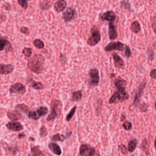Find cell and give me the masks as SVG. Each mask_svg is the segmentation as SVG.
<instances>
[{"mask_svg":"<svg viewBox=\"0 0 156 156\" xmlns=\"http://www.w3.org/2000/svg\"><path fill=\"white\" fill-rule=\"evenodd\" d=\"M45 59L41 54H35L28 60L27 66L30 71L37 74L41 73L44 69Z\"/></svg>","mask_w":156,"mask_h":156,"instance_id":"obj_1","label":"cell"},{"mask_svg":"<svg viewBox=\"0 0 156 156\" xmlns=\"http://www.w3.org/2000/svg\"><path fill=\"white\" fill-rule=\"evenodd\" d=\"M128 93L126 91V88H117L116 91L113 94L109 100L110 104H116L119 102H124L129 98Z\"/></svg>","mask_w":156,"mask_h":156,"instance_id":"obj_2","label":"cell"},{"mask_svg":"<svg viewBox=\"0 0 156 156\" xmlns=\"http://www.w3.org/2000/svg\"><path fill=\"white\" fill-rule=\"evenodd\" d=\"M91 33V36L88 39L87 44L90 46H94L100 41L101 39L100 33L95 25L92 28Z\"/></svg>","mask_w":156,"mask_h":156,"instance_id":"obj_3","label":"cell"},{"mask_svg":"<svg viewBox=\"0 0 156 156\" xmlns=\"http://www.w3.org/2000/svg\"><path fill=\"white\" fill-rule=\"evenodd\" d=\"M126 44L120 41L111 42L108 44L104 47V50L106 52H110L113 50L123 51L125 50Z\"/></svg>","mask_w":156,"mask_h":156,"instance_id":"obj_4","label":"cell"},{"mask_svg":"<svg viewBox=\"0 0 156 156\" xmlns=\"http://www.w3.org/2000/svg\"><path fill=\"white\" fill-rule=\"evenodd\" d=\"M88 75L89 77V85L92 87L98 86L100 81V74L98 70L96 68L91 69L89 71Z\"/></svg>","mask_w":156,"mask_h":156,"instance_id":"obj_5","label":"cell"},{"mask_svg":"<svg viewBox=\"0 0 156 156\" xmlns=\"http://www.w3.org/2000/svg\"><path fill=\"white\" fill-rule=\"evenodd\" d=\"M76 16V10L72 7H68L63 13L62 19L66 23L71 22L75 19Z\"/></svg>","mask_w":156,"mask_h":156,"instance_id":"obj_6","label":"cell"},{"mask_svg":"<svg viewBox=\"0 0 156 156\" xmlns=\"http://www.w3.org/2000/svg\"><path fill=\"white\" fill-rule=\"evenodd\" d=\"M147 85V81L146 79H144L141 82V83L139 85V87H138L133 102V104L134 105H137L140 102V100L143 94L144 91L145 89L146 88Z\"/></svg>","mask_w":156,"mask_h":156,"instance_id":"obj_7","label":"cell"},{"mask_svg":"<svg viewBox=\"0 0 156 156\" xmlns=\"http://www.w3.org/2000/svg\"><path fill=\"white\" fill-rule=\"evenodd\" d=\"M25 86L21 82H16L11 85L9 88V92L11 94H24L26 93Z\"/></svg>","mask_w":156,"mask_h":156,"instance_id":"obj_8","label":"cell"},{"mask_svg":"<svg viewBox=\"0 0 156 156\" xmlns=\"http://www.w3.org/2000/svg\"><path fill=\"white\" fill-rule=\"evenodd\" d=\"M80 154L82 156H95V148L87 145H82L80 147Z\"/></svg>","mask_w":156,"mask_h":156,"instance_id":"obj_9","label":"cell"},{"mask_svg":"<svg viewBox=\"0 0 156 156\" xmlns=\"http://www.w3.org/2000/svg\"><path fill=\"white\" fill-rule=\"evenodd\" d=\"M5 50L6 52H10L13 50L12 44L7 39L3 37L0 38V51Z\"/></svg>","mask_w":156,"mask_h":156,"instance_id":"obj_10","label":"cell"},{"mask_svg":"<svg viewBox=\"0 0 156 156\" xmlns=\"http://www.w3.org/2000/svg\"><path fill=\"white\" fill-rule=\"evenodd\" d=\"M112 56L115 67H116V68L122 69L125 68V60L121 57L120 56L116 53H114L113 54Z\"/></svg>","mask_w":156,"mask_h":156,"instance_id":"obj_11","label":"cell"},{"mask_svg":"<svg viewBox=\"0 0 156 156\" xmlns=\"http://www.w3.org/2000/svg\"><path fill=\"white\" fill-rule=\"evenodd\" d=\"M116 16L115 12L112 10L107 11L104 13L101 16L100 19L102 21H108L110 22H114L116 21Z\"/></svg>","mask_w":156,"mask_h":156,"instance_id":"obj_12","label":"cell"},{"mask_svg":"<svg viewBox=\"0 0 156 156\" xmlns=\"http://www.w3.org/2000/svg\"><path fill=\"white\" fill-rule=\"evenodd\" d=\"M14 69L15 67L12 64L1 63L0 65V73L1 75H7L12 73L14 71Z\"/></svg>","mask_w":156,"mask_h":156,"instance_id":"obj_13","label":"cell"},{"mask_svg":"<svg viewBox=\"0 0 156 156\" xmlns=\"http://www.w3.org/2000/svg\"><path fill=\"white\" fill-rule=\"evenodd\" d=\"M61 104V102L60 101L56 100L54 101L53 102H52V105H53V108H52V110H51V113L47 117L48 121H52L54 120L56 118L57 116H58L57 114V112L56 111V108L58 107L59 104Z\"/></svg>","mask_w":156,"mask_h":156,"instance_id":"obj_14","label":"cell"},{"mask_svg":"<svg viewBox=\"0 0 156 156\" xmlns=\"http://www.w3.org/2000/svg\"><path fill=\"white\" fill-rule=\"evenodd\" d=\"M109 38L111 40H114L116 39L118 37V34H117V29L116 26L114 25V23L113 22H110L109 23Z\"/></svg>","mask_w":156,"mask_h":156,"instance_id":"obj_15","label":"cell"},{"mask_svg":"<svg viewBox=\"0 0 156 156\" xmlns=\"http://www.w3.org/2000/svg\"><path fill=\"white\" fill-rule=\"evenodd\" d=\"M67 6V3L64 0H59L54 4V10L57 13H60L65 10Z\"/></svg>","mask_w":156,"mask_h":156,"instance_id":"obj_16","label":"cell"},{"mask_svg":"<svg viewBox=\"0 0 156 156\" xmlns=\"http://www.w3.org/2000/svg\"><path fill=\"white\" fill-rule=\"evenodd\" d=\"M6 126L8 129L13 131H19L23 129V126L18 122H11L7 124Z\"/></svg>","mask_w":156,"mask_h":156,"instance_id":"obj_17","label":"cell"},{"mask_svg":"<svg viewBox=\"0 0 156 156\" xmlns=\"http://www.w3.org/2000/svg\"><path fill=\"white\" fill-rule=\"evenodd\" d=\"M114 85L115 87L117 88H126V86L127 85V81L124 79L121 78L120 76H118V78H116L114 81Z\"/></svg>","mask_w":156,"mask_h":156,"instance_id":"obj_18","label":"cell"},{"mask_svg":"<svg viewBox=\"0 0 156 156\" xmlns=\"http://www.w3.org/2000/svg\"><path fill=\"white\" fill-rule=\"evenodd\" d=\"M7 117L13 121H16L21 118V115L19 111H11L7 113Z\"/></svg>","mask_w":156,"mask_h":156,"instance_id":"obj_19","label":"cell"},{"mask_svg":"<svg viewBox=\"0 0 156 156\" xmlns=\"http://www.w3.org/2000/svg\"><path fill=\"white\" fill-rule=\"evenodd\" d=\"M49 148L50 150L56 155H61V150L60 147L57 144L54 143H50L49 145Z\"/></svg>","mask_w":156,"mask_h":156,"instance_id":"obj_20","label":"cell"},{"mask_svg":"<svg viewBox=\"0 0 156 156\" xmlns=\"http://www.w3.org/2000/svg\"><path fill=\"white\" fill-rule=\"evenodd\" d=\"M131 30L132 32L137 34L141 30V27L139 22L138 21H134L131 24Z\"/></svg>","mask_w":156,"mask_h":156,"instance_id":"obj_21","label":"cell"},{"mask_svg":"<svg viewBox=\"0 0 156 156\" xmlns=\"http://www.w3.org/2000/svg\"><path fill=\"white\" fill-rule=\"evenodd\" d=\"M82 94L80 90L76 91L72 93V100L73 102H79L82 100Z\"/></svg>","mask_w":156,"mask_h":156,"instance_id":"obj_22","label":"cell"},{"mask_svg":"<svg viewBox=\"0 0 156 156\" xmlns=\"http://www.w3.org/2000/svg\"><path fill=\"white\" fill-rule=\"evenodd\" d=\"M146 54H147L148 61H152L154 60L156 57V54L153 49L150 48H148L146 50Z\"/></svg>","mask_w":156,"mask_h":156,"instance_id":"obj_23","label":"cell"},{"mask_svg":"<svg viewBox=\"0 0 156 156\" xmlns=\"http://www.w3.org/2000/svg\"><path fill=\"white\" fill-rule=\"evenodd\" d=\"M30 85L34 89L36 90H42L44 88V85L41 82H36L34 80H32Z\"/></svg>","mask_w":156,"mask_h":156,"instance_id":"obj_24","label":"cell"},{"mask_svg":"<svg viewBox=\"0 0 156 156\" xmlns=\"http://www.w3.org/2000/svg\"><path fill=\"white\" fill-rule=\"evenodd\" d=\"M52 4L51 1H43L39 3V7L42 10H46L50 8Z\"/></svg>","mask_w":156,"mask_h":156,"instance_id":"obj_25","label":"cell"},{"mask_svg":"<svg viewBox=\"0 0 156 156\" xmlns=\"http://www.w3.org/2000/svg\"><path fill=\"white\" fill-rule=\"evenodd\" d=\"M15 109L17 111H21L23 113H29V107L25 104H18L15 107Z\"/></svg>","mask_w":156,"mask_h":156,"instance_id":"obj_26","label":"cell"},{"mask_svg":"<svg viewBox=\"0 0 156 156\" xmlns=\"http://www.w3.org/2000/svg\"><path fill=\"white\" fill-rule=\"evenodd\" d=\"M31 156H44L43 153H42L40 150L39 149L38 146H35L32 148Z\"/></svg>","mask_w":156,"mask_h":156,"instance_id":"obj_27","label":"cell"},{"mask_svg":"<svg viewBox=\"0 0 156 156\" xmlns=\"http://www.w3.org/2000/svg\"><path fill=\"white\" fill-rule=\"evenodd\" d=\"M137 141L135 139L131 140V141L129 142L128 145V149L129 152H133L135 150L137 147Z\"/></svg>","mask_w":156,"mask_h":156,"instance_id":"obj_28","label":"cell"},{"mask_svg":"<svg viewBox=\"0 0 156 156\" xmlns=\"http://www.w3.org/2000/svg\"><path fill=\"white\" fill-rule=\"evenodd\" d=\"M33 44H34V46L38 49H43L44 46V42L39 39H35L33 41Z\"/></svg>","mask_w":156,"mask_h":156,"instance_id":"obj_29","label":"cell"},{"mask_svg":"<svg viewBox=\"0 0 156 156\" xmlns=\"http://www.w3.org/2000/svg\"><path fill=\"white\" fill-rule=\"evenodd\" d=\"M48 111V109L46 107L41 106L37 110L36 112L39 117H41V116L46 115Z\"/></svg>","mask_w":156,"mask_h":156,"instance_id":"obj_30","label":"cell"},{"mask_svg":"<svg viewBox=\"0 0 156 156\" xmlns=\"http://www.w3.org/2000/svg\"><path fill=\"white\" fill-rule=\"evenodd\" d=\"M33 49L31 48L25 47L23 48L22 54L26 57L29 58L32 54Z\"/></svg>","mask_w":156,"mask_h":156,"instance_id":"obj_31","label":"cell"},{"mask_svg":"<svg viewBox=\"0 0 156 156\" xmlns=\"http://www.w3.org/2000/svg\"><path fill=\"white\" fill-rule=\"evenodd\" d=\"M66 137H64L63 135H61L60 134H57L54 135L51 138V140L54 141H63L66 138Z\"/></svg>","mask_w":156,"mask_h":156,"instance_id":"obj_32","label":"cell"},{"mask_svg":"<svg viewBox=\"0 0 156 156\" xmlns=\"http://www.w3.org/2000/svg\"><path fill=\"white\" fill-rule=\"evenodd\" d=\"M28 117L31 119L34 120H38L40 118L39 116L38 115L36 111H30L29 113Z\"/></svg>","mask_w":156,"mask_h":156,"instance_id":"obj_33","label":"cell"},{"mask_svg":"<svg viewBox=\"0 0 156 156\" xmlns=\"http://www.w3.org/2000/svg\"><path fill=\"white\" fill-rule=\"evenodd\" d=\"M120 5H121V7L122 8L125 9V10H131V3L128 1H121L120 2Z\"/></svg>","mask_w":156,"mask_h":156,"instance_id":"obj_34","label":"cell"},{"mask_svg":"<svg viewBox=\"0 0 156 156\" xmlns=\"http://www.w3.org/2000/svg\"><path fill=\"white\" fill-rule=\"evenodd\" d=\"M17 3L22 8L25 10L29 7V3L27 0H18Z\"/></svg>","mask_w":156,"mask_h":156,"instance_id":"obj_35","label":"cell"},{"mask_svg":"<svg viewBox=\"0 0 156 156\" xmlns=\"http://www.w3.org/2000/svg\"><path fill=\"white\" fill-rule=\"evenodd\" d=\"M76 109V106H75L71 110V111H70L69 113L67 115V116L66 117V121H69L71 120L72 117H73L74 114L75 113Z\"/></svg>","mask_w":156,"mask_h":156,"instance_id":"obj_36","label":"cell"},{"mask_svg":"<svg viewBox=\"0 0 156 156\" xmlns=\"http://www.w3.org/2000/svg\"><path fill=\"white\" fill-rule=\"evenodd\" d=\"M132 52L131 48L128 45H126L125 48V54L124 56L126 58H129L131 56Z\"/></svg>","mask_w":156,"mask_h":156,"instance_id":"obj_37","label":"cell"},{"mask_svg":"<svg viewBox=\"0 0 156 156\" xmlns=\"http://www.w3.org/2000/svg\"><path fill=\"white\" fill-rule=\"evenodd\" d=\"M47 131L46 127L44 126H42L40 129V136L41 137H44L47 135Z\"/></svg>","mask_w":156,"mask_h":156,"instance_id":"obj_38","label":"cell"},{"mask_svg":"<svg viewBox=\"0 0 156 156\" xmlns=\"http://www.w3.org/2000/svg\"><path fill=\"white\" fill-rule=\"evenodd\" d=\"M20 31L21 32L22 34H25L27 35H29V34H30L29 29L25 26L21 27L20 29Z\"/></svg>","mask_w":156,"mask_h":156,"instance_id":"obj_39","label":"cell"},{"mask_svg":"<svg viewBox=\"0 0 156 156\" xmlns=\"http://www.w3.org/2000/svg\"><path fill=\"white\" fill-rule=\"evenodd\" d=\"M123 127H124V129H125V130H127V131H129V130H130L131 128L132 127V124L131 122H129V121H125L124 123L123 124Z\"/></svg>","mask_w":156,"mask_h":156,"instance_id":"obj_40","label":"cell"},{"mask_svg":"<svg viewBox=\"0 0 156 156\" xmlns=\"http://www.w3.org/2000/svg\"><path fill=\"white\" fill-rule=\"evenodd\" d=\"M149 75L151 78L153 79L154 80H156V69L151 70Z\"/></svg>","mask_w":156,"mask_h":156,"instance_id":"obj_41","label":"cell"},{"mask_svg":"<svg viewBox=\"0 0 156 156\" xmlns=\"http://www.w3.org/2000/svg\"><path fill=\"white\" fill-rule=\"evenodd\" d=\"M119 149H120V150L121 151V152L123 153H127V151L125 146H124L123 145H121L119 146Z\"/></svg>","mask_w":156,"mask_h":156,"instance_id":"obj_42","label":"cell"},{"mask_svg":"<svg viewBox=\"0 0 156 156\" xmlns=\"http://www.w3.org/2000/svg\"><path fill=\"white\" fill-rule=\"evenodd\" d=\"M151 25L156 26V16L153 17L151 19Z\"/></svg>","mask_w":156,"mask_h":156,"instance_id":"obj_43","label":"cell"},{"mask_svg":"<svg viewBox=\"0 0 156 156\" xmlns=\"http://www.w3.org/2000/svg\"><path fill=\"white\" fill-rule=\"evenodd\" d=\"M25 135H23V134H20L19 135V137L20 138H21L22 137H25Z\"/></svg>","mask_w":156,"mask_h":156,"instance_id":"obj_44","label":"cell"},{"mask_svg":"<svg viewBox=\"0 0 156 156\" xmlns=\"http://www.w3.org/2000/svg\"><path fill=\"white\" fill-rule=\"evenodd\" d=\"M154 145H155V149H156V138H155V142H154Z\"/></svg>","mask_w":156,"mask_h":156,"instance_id":"obj_45","label":"cell"},{"mask_svg":"<svg viewBox=\"0 0 156 156\" xmlns=\"http://www.w3.org/2000/svg\"><path fill=\"white\" fill-rule=\"evenodd\" d=\"M154 106H155V110L156 111V102L155 103V105H154Z\"/></svg>","mask_w":156,"mask_h":156,"instance_id":"obj_46","label":"cell"}]
</instances>
